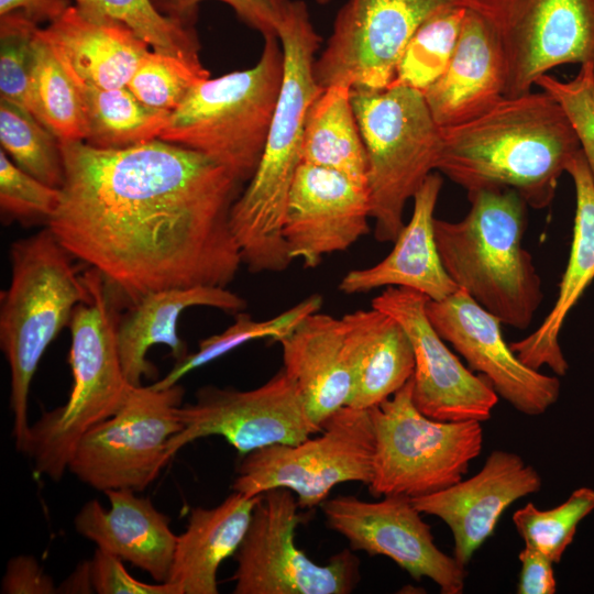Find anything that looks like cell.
<instances>
[{
  "label": "cell",
  "mask_w": 594,
  "mask_h": 594,
  "mask_svg": "<svg viewBox=\"0 0 594 594\" xmlns=\"http://www.w3.org/2000/svg\"><path fill=\"white\" fill-rule=\"evenodd\" d=\"M59 142L65 178L47 227L116 304L234 280L230 212L243 183L226 166L158 138L123 148Z\"/></svg>",
  "instance_id": "1"
},
{
  "label": "cell",
  "mask_w": 594,
  "mask_h": 594,
  "mask_svg": "<svg viewBox=\"0 0 594 594\" xmlns=\"http://www.w3.org/2000/svg\"><path fill=\"white\" fill-rule=\"evenodd\" d=\"M581 151L560 103L548 92L504 97L463 123L442 129L437 170L466 190L512 189L548 207L562 173Z\"/></svg>",
  "instance_id": "2"
},
{
  "label": "cell",
  "mask_w": 594,
  "mask_h": 594,
  "mask_svg": "<svg viewBox=\"0 0 594 594\" xmlns=\"http://www.w3.org/2000/svg\"><path fill=\"white\" fill-rule=\"evenodd\" d=\"M277 37L284 53L280 92L258 166L230 212L242 264L251 273H279L293 261L283 238L284 216L301 164L306 114L322 90L314 76L321 37L304 1L289 0Z\"/></svg>",
  "instance_id": "3"
},
{
  "label": "cell",
  "mask_w": 594,
  "mask_h": 594,
  "mask_svg": "<svg viewBox=\"0 0 594 594\" xmlns=\"http://www.w3.org/2000/svg\"><path fill=\"white\" fill-rule=\"evenodd\" d=\"M468 199L463 219H435L442 265L459 289L503 324L526 329L543 298L541 278L522 248L527 204L512 189H481Z\"/></svg>",
  "instance_id": "4"
},
{
  "label": "cell",
  "mask_w": 594,
  "mask_h": 594,
  "mask_svg": "<svg viewBox=\"0 0 594 594\" xmlns=\"http://www.w3.org/2000/svg\"><path fill=\"white\" fill-rule=\"evenodd\" d=\"M74 256L48 227L11 244L10 285L0 294V346L10 367L12 435L23 451L31 383L40 361L75 307L90 294Z\"/></svg>",
  "instance_id": "5"
},
{
  "label": "cell",
  "mask_w": 594,
  "mask_h": 594,
  "mask_svg": "<svg viewBox=\"0 0 594 594\" xmlns=\"http://www.w3.org/2000/svg\"><path fill=\"white\" fill-rule=\"evenodd\" d=\"M82 276L90 297L75 307L69 322V397L30 426L22 451L37 473L53 481L68 469L82 436L112 416L133 387L124 377L118 352L117 304L97 270L91 267Z\"/></svg>",
  "instance_id": "6"
},
{
  "label": "cell",
  "mask_w": 594,
  "mask_h": 594,
  "mask_svg": "<svg viewBox=\"0 0 594 594\" xmlns=\"http://www.w3.org/2000/svg\"><path fill=\"white\" fill-rule=\"evenodd\" d=\"M283 76L280 42L266 36L253 67L196 84L158 139L205 154L249 182L265 147Z\"/></svg>",
  "instance_id": "7"
},
{
  "label": "cell",
  "mask_w": 594,
  "mask_h": 594,
  "mask_svg": "<svg viewBox=\"0 0 594 594\" xmlns=\"http://www.w3.org/2000/svg\"><path fill=\"white\" fill-rule=\"evenodd\" d=\"M351 102L367 156L374 238L394 242L405 226L407 201L437 170L442 129L424 94L406 86L351 89Z\"/></svg>",
  "instance_id": "8"
},
{
  "label": "cell",
  "mask_w": 594,
  "mask_h": 594,
  "mask_svg": "<svg viewBox=\"0 0 594 594\" xmlns=\"http://www.w3.org/2000/svg\"><path fill=\"white\" fill-rule=\"evenodd\" d=\"M375 453L367 485L375 497L432 494L462 480L482 450V422L439 421L413 400L410 378L393 396L370 409Z\"/></svg>",
  "instance_id": "9"
},
{
  "label": "cell",
  "mask_w": 594,
  "mask_h": 594,
  "mask_svg": "<svg viewBox=\"0 0 594 594\" xmlns=\"http://www.w3.org/2000/svg\"><path fill=\"white\" fill-rule=\"evenodd\" d=\"M374 453L370 409L343 406L322 422L318 437L296 444H272L243 455L232 490L253 497L284 487L297 496L299 508H312L339 484L369 485Z\"/></svg>",
  "instance_id": "10"
},
{
  "label": "cell",
  "mask_w": 594,
  "mask_h": 594,
  "mask_svg": "<svg viewBox=\"0 0 594 594\" xmlns=\"http://www.w3.org/2000/svg\"><path fill=\"white\" fill-rule=\"evenodd\" d=\"M184 388L133 386L120 408L78 442L68 470L102 492L144 491L170 461L169 440L183 429Z\"/></svg>",
  "instance_id": "11"
},
{
  "label": "cell",
  "mask_w": 594,
  "mask_h": 594,
  "mask_svg": "<svg viewBox=\"0 0 594 594\" xmlns=\"http://www.w3.org/2000/svg\"><path fill=\"white\" fill-rule=\"evenodd\" d=\"M298 502L288 488L261 494L235 553L234 594H349L360 581V561L349 549L318 564L295 543Z\"/></svg>",
  "instance_id": "12"
},
{
  "label": "cell",
  "mask_w": 594,
  "mask_h": 594,
  "mask_svg": "<svg viewBox=\"0 0 594 594\" xmlns=\"http://www.w3.org/2000/svg\"><path fill=\"white\" fill-rule=\"evenodd\" d=\"M471 0H346L338 11L314 76L321 88L345 85L381 90L395 78L400 56L418 26L439 10Z\"/></svg>",
  "instance_id": "13"
},
{
  "label": "cell",
  "mask_w": 594,
  "mask_h": 594,
  "mask_svg": "<svg viewBox=\"0 0 594 594\" xmlns=\"http://www.w3.org/2000/svg\"><path fill=\"white\" fill-rule=\"evenodd\" d=\"M494 28L506 65L505 97L531 91L563 64L594 66V0H471Z\"/></svg>",
  "instance_id": "14"
},
{
  "label": "cell",
  "mask_w": 594,
  "mask_h": 594,
  "mask_svg": "<svg viewBox=\"0 0 594 594\" xmlns=\"http://www.w3.org/2000/svg\"><path fill=\"white\" fill-rule=\"evenodd\" d=\"M179 415L183 429L168 442L169 459L186 444L209 436L223 437L245 455L272 444H296L321 430L284 367L249 391L204 386L193 403L180 406Z\"/></svg>",
  "instance_id": "15"
},
{
  "label": "cell",
  "mask_w": 594,
  "mask_h": 594,
  "mask_svg": "<svg viewBox=\"0 0 594 594\" xmlns=\"http://www.w3.org/2000/svg\"><path fill=\"white\" fill-rule=\"evenodd\" d=\"M320 507L329 528L342 535L351 549L387 557L416 581L430 579L442 594L464 591L465 565L437 547L430 526L409 497L369 502L337 496Z\"/></svg>",
  "instance_id": "16"
},
{
  "label": "cell",
  "mask_w": 594,
  "mask_h": 594,
  "mask_svg": "<svg viewBox=\"0 0 594 594\" xmlns=\"http://www.w3.org/2000/svg\"><path fill=\"white\" fill-rule=\"evenodd\" d=\"M429 298L403 287H386L371 307L394 317L414 349L413 400L427 417L439 421H486L498 395L448 348L427 317Z\"/></svg>",
  "instance_id": "17"
},
{
  "label": "cell",
  "mask_w": 594,
  "mask_h": 594,
  "mask_svg": "<svg viewBox=\"0 0 594 594\" xmlns=\"http://www.w3.org/2000/svg\"><path fill=\"white\" fill-rule=\"evenodd\" d=\"M427 317L438 334L464 358L469 369L482 374L498 396L527 416L553 406L561 383L525 365L506 342L502 322L458 289L441 300H428Z\"/></svg>",
  "instance_id": "18"
},
{
  "label": "cell",
  "mask_w": 594,
  "mask_h": 594,
  "mask_svg": "<svg viewBox=\"0 0 594 594\" xmlns=\"http://www.w3.org/2000/svg\"><path fill=\"white\" fill-rule=\"evenodd\" d=\"M367 188L332 169L301 163L286 204L283 238L288 254L308 268L370 233Z\"/></svg>",
  "instance_id": "19"
},
{
  "label": "cell",
  "mask_w": 594,
  "mask_h": 594,
  "mask_svg": "<svg viewBox=\"0 0 594 594\" xmlns=\"http://www.w3.org/2000/svg\"><path fill=\"white\" fill-rule=\"evenodd\" d=\"M541 485L538 471L520 455L494 450L472 477L411 502L421 514L436 516L450 528L452 556L466 566L494 534L504 512L517 499L539 492Z\"/></svg>",
  "instance_id": "20"
},
{
  "label": "cell",
  "mask_w": 594,
  "mask_h": 594,
  "mask_svg": "<svg viewBox=\"0 0 594 594\" xmlns=\"http://www.w3.org/2000/svg\"><path fill=\"white\" fill-rule=\"evenodd\" d=\"M37 34L74 80L106 89L125 87L151 52L123 23L75 3Z\"/></svg>",
  "instance_id": "21"
},
{
  "label": "cell",
  "mask_w": 594,
  "mask_h": 594,
  "mask_svg": "<svg viewBox=\"0 0 594 594\" xmlns=\"http://www.w3.org/2000/svg\"><path fill=\"white\" fill-rule=\"evenodd\" d=\"M506 65L488 20L469 6L453 56L441 77L424 94L441 129L479 117L505 97Z\"/></svg>",
  "instance_id": "22"
},
{
  "label": "cell",
  "mask_w": 594,
  "mask_h": 594,
  "mask_svg": "<svg viewBox=\"0 0 594 594\" xmlns=\"http://www.w3.org/2000/svg\"><path fill=\"white\" fill-rule=\"evenodd\" d=\"M442 178L431 173L414 196L411 217L394 241V248L381 262L352 270L338 288L346 295L381 287H403L441 300L459 288L446 272L435 235V209Z\"/></svg>",
  "instance_id": "23"
},
{
  "label": "cell",
  "mask_w": 594,
  "mask_h": 594,
  "mask_svg": "<svg viewBox=\"0 0 594 594\" xmlns=\"http://www.w3.org/2000/svg\"><path fill=\"white\" fill-rule=\"evenodd\" d=\"M277 342L284 370L296 383L309 417L321 427L348 405L353 388L355 356L342 318L314 312Z\"/></svg>",
  "instance_id": "24"
},
{
  "label": "cell",
  "mask_w": 594,
  "mask_h": 594,
  "mask_svg": "<svg viewBox=\"0 0 594 594\" xmlns=\"http://www.w3.org/2000/svg\"><path fill=\"white\" fill-rule=\"evenodd\" d=\"M105 494L110 507L105 508L97 499L84 504L74 519L76 531L98 549L147 572L156 582H166L177 542L169 517L132 490Z\"/></svg>",
  "instance_id": "25"
},
{
  "label": "cell",
  "mask_w": 594,
  "mask_h": 594,
  "mask_svg": "<svg viewBox=\"0 0 594 594\" xmlns=\"http://www.w3.org/2000/svg\"><path fill=\"white\" fill-rule=\"evenodd\" d=\"M199 306L237 314L246 308V301L227 287L169 288L143 296L119 316L118 352L124 377L131 386H141L143 376L157 375L156 367L146 358L151 346L167 345L176 362L188 354L177 324L185 309Z\"/></svg>",
  "instance_id": "26"
},
{
  "label": "cell",
  "mask_w": 594,
  "mask_h": 594,
  "mask_svg": "<svg viewBox=\"0 0 594 594\" xmlns=\"http://www.w3.org/2000/svg\"><path fill=\"white\" fill-rule=\"evenodd\" d=\"M575 188V216L569 260L551 310L540 326L509 345L518 359L534 370L548 366L564 376L569 364L559 336L572 308L594 279V179L580 151L566 167Z\"/></svg>",
  "instance_id": "27"
},
{
  "label": "cell",
  "mask_w": 594,
  "mask_h": 594,
  "mask_svg": "<svg viewBox=\"0 0 594 594\" xmlns=\"http://www.w3.org/2000/svg\"><path fill=\"white\" fill-rule=\"evenodd\" d=\"M261 495L230 494L212 508H194L186 530L177 536L166 582L180 594H217L219 566L237 553Z\"/></svg>",
  "instance_id": "28"
},
{
  "label": "cell",
  "mask_w": 594,
  "mask_h": 594,
  "mask_svg": "<svg viewBox=\"0 0 594 594\" xmlns=\"http://www.w3.org/2000/svg\"><path fill=\"white\" fill-rule=\"evenodd\" d=\"M342 321L355 355L353 388L346 406L371 409L413 377V344L394 317L373 307L346 314Z\"/></svg>",
  "instance_id": "29"
},
{
  "label": "cell",
  "mask_w": 594,
  "mask_h": 594,
  "mask_svg": "<svg viewBox=\"0 0 594 594\" xmlns=\"http://www.w3.org/2000/svg\"><path fill=\"white\" fill-rule=\"evenodd\" d=\"M301 163L332 169L367 188V156L349 86L322 88L309 106Z\"/></svg>",
  "instance_id": "30"
},
{
  "label": "cell",
  "mask_w": 594,
  "mask_h": 594,
  "mask_svg": "<svg viewBox=\"0 0 594 594\" xmlns=\"http://www.w3.org/2000/svg\"><path fill=\"white\" fill-rule=\"evenodd\" d=\"M73 81L86 120L84 142L95 147L123 148L157 139L172 113L144 105L127 87L106 89Z\"/></svg>",
  "instance_id": "31"
},
{
  "label": "cell",
  "mask_w": 594,
  "mask_h": 594,
  "mask_svg": "<svg viewBox=\"0 0 594 594\" xmlns=\"http://www.w3.org/2000/svg\"><path fill=\"white\" fill-rule=\"evenodd\" d=\"M37 28L33 38L32 114L59 141H85L87 127L77 87L40 37Z\"/></svg>",
  "instance_id": "32"
},
{
  "label": "cell",
  "mask_w": 594,
  "mask_h": 594,
  "mask_svg": "<svg viewBox=\"0 0 594 594\" xmlns=\"http://www.w3.org/2000/svg\"><path fill=\"white\" fill-rule=\"evenodd\" d=\"M323 298L314 294L287 310L265 320H255L251 315L234 314V322L224 331L210 336L199 342L198 350L177 361L163 378L150 385L154 389H165L178 383L186 374L199 369L232 350L254 340L272 339L278 341L287 336L304 318L320 311Z\"/></svg>",
  "instance_id": "33"
},
{
  "label": "cell",
  "mask_w": 594,
  "mask_h": 594,
  "mask_svg": "<svg viewBox=\"0 0 594 594\" xmlns=\"http://www.w3.org/2000/svg\"><path fill=\"white\" fill-rule=\"evenodd\" d=\"M469 6L446 7L418 26L400 56L392 85L425 94L441 77L455 51Z\"/></svg>",
  "instance_id": "34"
},
{
  "label": "cell",
  "mask_w": 594,
  "mask_h": 594,
  "mask_svg": "<svg viewBox=\"0 0 594 594\" xmlns=\"http://www.w3.org/2000/svg\"><path fill=\"white\" fill-rule=\"evenodd\" d=\"M0 143L18 167L61 189L65 168L59 140L30 111L1 97Z\"/></svg>",
  "instance_id": "35"
},
{
  "label": "cell",
  "mask_w": 594,
  "mask_h": 594,
  "mask_svg": "<svg viewBox=\"0 0 594 594\" xmlns=\"http://www.w3.org/2000/svg\"><path fill=\"white\" fill-rule=\"evenodd\" d=\"M119 21L132 30L154 52L175 56L195 65L200 62V44L193 24L161 13L153 0H67Z\"/></svg>",
  "instance_id": "36"
},
{
  "label": "cell",
  "mask_w": 594,
  "mask_h": 594,
  "mask_svg": "<svg viewBox=\"0 0 594 594\" xmlns=\"http://www.w3.org/2000/svg\"><path fill=\"white\" fill-rule=\"evenodd\" d=\"M593 512L594 490L583 486L550 509L526 504L514 513L513 522L525 544L559 563L573 542L579 524Z\"/></svg>",
  "instance_id": "37"
},
{
  "label": "cell",
  "mask_w": 594,
  "mask_h": 594,
  "mask_svg": "<svg viewBox=\"0 0 594 594\" xmlns=\"http://www.w3.org/2000/svg\"><path fill=\"white\" fill-rule=\"evenodd\" d=\"M209 77L204 65L153 51L143 57L125 87L144 105L173 112L196 84Z\"/></svg>",
  "instance_id": "38"
},
{
  "label": "cell",
  "mask_w": 594,
  "mask_h": 594,
  "mask_svg": "<svg viewBox=\"0 0 594 594\" xmlns=\"http://www.w3.org/2000/svg\"><path fill=\"white\" fill-rule=\"evenodd\" d=\"M61 201V189L51 187L18 167L0 150V209L2 220L47 227Z\"/></svg>",
  "instance_id": "39"
},
{
  "label": "cell",
  "mask_w": 594,
  "mask_h": 594,
  "mask_svg": "<svg viewBox=\"0 0 594 594\" xmlns=\"http://www.w3.org/2000/svg\"><path fill=\"white\" fill-rule=\"evenodd\" d=\"M37 26L19 13L0 16V97L31 113L33 38Z\"/></svg>",
  "instance_id": "40"
},
{
  "label": "cell",
  "mask_w": 594,
  "mask_h": 594,
  "mask_svg": "<svg viewBox=\"0 0 594 594\" xmlns=\"http://www.w3.org/2000/svg\"><path fill=\"white\" fill-rule=\"evenodd\" d=\"M535 85L563 108L594 179V66L581 65L575 77L568 81L544 74Z\"/></svg>",
  "instance_id": "41"
},
{
  "label": "cell",
  "mask_w": 594,
  "mask_h": 594,
  "mask_svg": "<svg viewBox=\"0 0 594 594\" xmlns=\"http://www.w3.org/2000/svg\"><path fill=\"white\" fill-rule=\"evenodd\" d=\"M204 0H153L166 16L186 24H196L199 4ZM228 4L238 18L263 37L277 36L289 0H218Z\"/></svg>",
  "instance_id": "42"
},
{
  "label": "cell",
  "mask_w": 594,
  "mask_h": 594,
  "mask_svg": "<svg viewBox=\"0 0 594 594\" xmlns=\"http://www.w3.org/2000/svg\"><path fill=\"white\" fill-rule=\"evenodd\" d=\"M123 560L96 550L89 561L90 578L95 593L98 594H180L168 582L145 583L134 579L124 568Z\"/></svg>",
  "instance_id": "43"
},
{
  "label": "cell",
  "mask_w": 594,
  "mask_h": 594,
  "mask_svg": "<svg viewBox=\"0 0 594 594\" xmlns=\"http://www.w3.org/2000/svg\"><path fill=\"white\" fill-rule=\"evenodd\" d=\"M2 594H54L57 587L32 556L13 557L1 581Z\"/></svg>",
  "instance_id": "44"
},
{
  "label": "cell",
  "mask_w": 594,
  "mask_h": 594,
  "mask_svg": "<svg viewBox=\"0 0 594 594\" xmlns=\"http://www.w3.org/2000/svg\"><path fill=\"white\" fill-rule=\"evenodd\" d=\"M521 564L518 594H553L557 591L553 562L535 548L525 544L519 552Z\"/></svg>",
  "instance_id": "45"
},
{
  "label": "cell",
  "mask_w": 594,
  "mask_h": 594,
  "mask_svg": "<svg viewBox=\"0 0 594 594\" xmlns=\"http://www.w3.org/2000/svg\"><path fill=\"white\" fill-rule=\"evenodd\" d=\"M69 4L67 0H0V16L19 13L38 25L51 22Z\"/></svg>",
  "instance_id": "46"
},
{
  "label": "cell",
  "mask_w": 594,
  "mask_h": 594,
  "mask_svg": "<svg viewBox=\"0 0 594 594\" xmlns=\"http://www.w3.org/2000/svg\"><path fill=\"white\" fill-rule=\"evenodd\" d=\"M94 587L90 578L89 561L79 564L76 570L66 579L57 593H92Z\"/></svg>",
  "instance_id": "47"
},
{
  "label": "cell",
  "mask_w": 594,
  "mask_h": 594,
  "mask_svg": "<svg viewBox=\"0 0 594 594\" xmlns=\"http://www.w3.org/2000/svg\"><path fill=\"white\" fill-rule=\"evenodd\" d=\"M315 1H316L318 4L323 6V4L329 3L331 0H315Z\"/></svg>",
  "instance_id": "48"
}]
</instances>
